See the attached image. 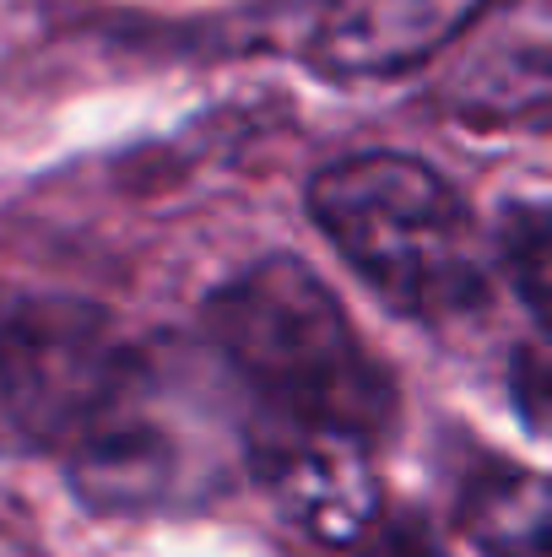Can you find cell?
<instances>
[{
	"instance_id": "6da1fadb",
	"label": "cell",
	"mask_w": 552,
	"mask_h": 557,
	"mask_svg": "<svg viewBox=\"0 0 552 557\" xmlns=\"http://www.w3.org/2000/svg\"><path fill=\"white\" fill-rule=\"evenodd\" d=\"M200 342L244 400V449L282 433L379 444L395 422V379L304 260L271 255L217 287L200 309Z\"/></svg>"
},
{
	"instance_id": "7a4b0ae2",
	"label": "cell",
	"mask_w": 552,
	"mask_h": 557,
	"mask_svg": "<svg viewBox=\"0 0 552 557\" xmlns=\"http://www.w3.org/2000/svg\"><path fill=\"white\" fill-rule=\"evenodd\" d=\"M244 476V400L206 342L125 347L109 395L65 449L71 493L98 515H184Z\"/></svg>"
},
{
	"instance_id": "3957f363",
	"label": "cell",
	"mask_w": 552,
	"mask_h": 557,
	"mask_svg": "<svg viewBox=\"0 0 552 557\" xmlns=\"http://www.w3.org/2000/svg\"><path fill=\"white\" fill-rule=\"evenodd\" d=\"M315 227L406 320L450 325L488 304V255L444 174L401 152H358L315 174Z\"/></svg>"
},
{
	"instance_id": "277c9868",
	"label": "cell",
	"mask_w": 552,
	"mask_h": 557,
	"mask_svg": "<svg viewBox=\"0 0 552 557\" xmlns=\"http://www.w3.org/2000/svg\"><path fill=\"white\" fill-rule=\"evenodd\" d=\"M125 347L98 304L33 298L0 314V455H65L109 395Z\"/></svg>"
},
{
	"instance_id": "5b68a950",
	"label": "cell",
	"mask_w": 552,
	"mask_h": 557,
	"mask_svg": "<svg viewBox=\"0 0 552 557\" xmlns=\"http://www.w3.org/2000/svg\"><path fill=\"white\" fill-rule=\"evenodd\" d=\"M493 0H331L309 60L326 76H395L433 60Z\"/></svg>"
},
{
	"instance_id": "8992f818",
	"label": "cell",
	"mask_w": 552,
	"mask_h": 557,
	"mask_svg": "<svg viewBox=\"0 0 552 557\" xmlns=\"http://www.w3.org/2000/svg\"><path fill=\"white\" fill-rule=\"evenodd\" d=\"M455 525L477 557H548V487L537 471L488 460L461 476Z\"/></svg>"
},
{
	"instance_id": "52a82bcc",
	"label": "cell",
	"mask_w": 552,
	"mask_h": 557,
	"mask_svg": "<svg viewBox=\"0 0 552 557\" xmlns=\"http://www.w3.org/2000/svg\"><path fill=\"white\" fill-rule=\"evenodd\" d=\"M499 260H504L515 293L526 298V309L542 314V298H548V216H542V206L510 211V222H504V255Z\"/></svg>"
},
{
	"instance_id": "ba28073f",
	"label": "cell",
	"mask_w": 552,
	"mask_h": 557,
	"mask_svg": "<svg viewBox=\"0 0 552 557\" xmlns=\"http://www.w3.org/2000/svg\"><path fill=\"white\" fill-rule=\"evenodd\" d=\"M364 557H444V553L433 547V536L417 520H390V525H379V536L368 542Z\"/></svg>"
},
{
	"instance_id": "9c48e42d",
	"label": "cell",
	"mask_w": 552,
	"mask_h": 557,
	"mask_svg": "<svg viewBox=\"0 0 552 557\" xmlns=\"http://www.w3.org/2000/svg\"><path fill=\"white\" fill-rule=\"evenodd\" d=\"M548 363H542V347H531L526 352V363H520V400H526V428L531 433H542V417H548Z\"/></svg>"
}]
</instances>
